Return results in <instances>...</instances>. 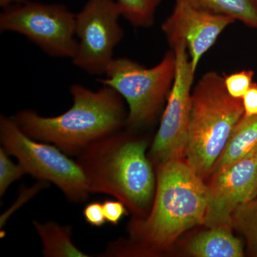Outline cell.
Listing matches in <instances>:
<instances>
[{"mask_svg": "<svg viewBox=\"0 0 257 257\" xmlns=\"http://www.w3.org/2000/svg\"><path fill=\"white\" fill-rule=\"evenodd\" d=\"M82 213L84 219L90 226L100 227L105 224L106 221L101 202L89 203L84 208Z\"/></svg>", "mask_w": 257, "mask_h": 257, "instance_id": "obj_21", "label": "cell"}, {"mask_svg": "<svg viewBox=\"0 0 257 257\" xmlns=\"http://www.w3.org/2000/svg\"><path fill=\"white\" fill-rule=\"evenodd\" d=\"M34 226L41 239L42 253L46 257H88L90 256L72 242V228L47 221L46 223L34 221Z\"/></svg>", "mask_w": 257, "mask_h": 257, "instance_id": "obj_14", "label": "cell"}, {"mask_svg": "<svg viewBox=\"0 0 257 257\" xmlns=\"http://www.w3.org/2000/svg\"><path fill=\"white\" fill-rule=\"evenodd\" d=\"M232 228H209L194 236L188 245V251L197 257H241L243 256L241 241L231 232Z\"/></svg>", "mask_w": 257, "mask_h": 257, "instance_id": "obj_12", "label": "cell"}, {"mask_svg": "<svg viewBox=\"0 0 257 257\" xmlns=\"http://www.w3.org/2000/svg\"><path fill=\"white\" fill-rule=\"evenodd\" d=\"M243 114L242 99L230 95L217 72L203 75L192 89L185 159L204 182Z\"/></svg>", "mask_w": 257, "mask_h": 257, "instance_id": "obj_4", "label": "cell"}, {"mask_svg": "<svg viewBox=\"0 0 257 257\" xmlns=\"http://www.w3.org/2000/svg\"><path fill=\"white\" fill-rule=\"evenodd\" d=\"M205 182L208 206L204 225L232 228L231 216L236 208L257 197V148Z\"/></svg>", "mask_w": 257, "mask_h": 257, "instance_id": "obj_10", "label": "cell"}, {"mask_svg": "<svg viewBox=\"0 0 257 257\" xmlns=\"http://www.w3.org/2000/svg\"><path fill=\"white\" fill-rule=\"evenodd\" d=\"M236 20L199 6L192 0H175L172 13L162 23V30L171 47L185 42L193 72L195 73L202 56L218 37Z\"/></svg>", "mask_w": 257, "mask_h": 257, "instance_id": "obj_11", "label": "cell"}, {"mask_svg": "<svg viewBox=\"0 0 257 257\" xmlns=\"http://www.w3.org/2000/svg\"><path fill=\"white\" fill-rule=\"evenodd\" d=\"M72 107L55 116L37 111H18L12 119L30 138L52 144L67 155H79L87 147L126 126L122 97L109 86L96 92L80 85L70 87Z\"/></svg>", "mask_w": 257, "mask_h": 257, "instance_id": "obj_2", "label": "cell"}, {"mask_svg": "<svg viewBox=\"0 0 257 257\" xmlns=\"http://www.w3.org/2000/svg\"><path fill=\"white\" fill-rule=\"evenodd\" d=\"M4 10L2 31L21 34L52 57L73 58L78 45L76 15L65 6L26 0Z\"/></svg>", "mask_w": 257, "mask_h": 257, "instance_id": "obj_7", "label": "cell"}, {"mask_svg": "<svg viewBox=\"0 0 257 257\" xmlns=\"http://www.w3.org/2000/svg\"><path fill=\"white\" fill-rule=\"evenodd\" d=\"M175 52V76L160 127L152 144L149 157L157 165L175 159L185 158L192 86L194 72L185 42L171 47Z\"/></svg>", "mask_w": 257, "mask_h": 257, "instance_id": "obj_8", "label": "cell"}, {"mask_svg": "<svg viewBox=\"0 0 257 257\" xmlns=\"http://www.w3.org/2000/svg\"><path fill=\"white\" fill-rule=\"evenodd\" d=\"M102 205L106 221L114 226L119 224L124 216L128 215L127 207L119 200L106 199Z\"/></svg>", "mask_w": 257, "mask_h": 257, "instance_id": "obj_20", "label": "cell"}, {"mask_svg": "<svg viewBox=\"0 0 257 257\" xmlns=\"http://www.w3.org/2000/svg\"><path fill=\"white\" fill-rule=\"evenodd\" d=\"M162 0H116L121 15L136 28H147L155 23L157 7Z\"/></svg>", "mask_w": 257, "mask_h": 257, "instance_id": "obj_17", "label": "cell"}, {"mask_svg": "<svg viewBox=\"0 0 257 257\" xmlns=\"http://www.w3.org/2000/svg\"><path fill=\"white\" fill-rule=\"evenodd\" d=\"M5 149L0 148V196L3 197L10 186L23 176L28 175L20 163L15 164Z\"/></svg>", "mask_w": 257, "mask_h": 257, "instance_id": "obj_18", "label": "cell"}, {"mask_svg": "<svg viewBox=\"0 0 257 257\" xmlns=\"http://www.w3.org/2000/svg\"><path fill=\"white\" fill-rule=\"evenodd\" d=\"M253 77V72L251 70H243L224 76L226 91L232 97L242 99L252 83Z\"/></svg>", "mask_w": 257, "mask_h": 257, "instance_id": "obj_19", "label": "cell"}, {"mask_svg": "<svg viewBox=\"0 0 257 257\" xmlns=\"http://www.w3.org/2000/svg\"><path fill=\"white\" fill-rule=\"evenodd\" d=\"M243 116L257 115V83H251L249 89L242 97Z\"/></svg>", "mask_w": 257, "mask_h": 257, "instance_id": "obj_22", "label": "cell"}, {"mask_svg": "<svg viewBox=\"0 0 257 257\" xmlns=\"http://www.w3.org/2000/svg\"><path fill=\"white\" fill-rule=\"evenodd\" d=\"M207 206V184L185 158L160 164L150 212L135 218L128 226V238L108 243L101 256L158 254L184 231L204 225Z\"/></svg>", "mask_w": 257, "mask_h": 257, "instance_id": "obj_1", "label": "cell"}, {"mask_svg": "<svg viewBox=\"0 0 257 257\" xmlns=\"http://www.w3.org/2000/svg\"><path fill=\"white\" fill-rule=\"evenodd\" d=\"M257 148V115L243 116L235 126L210 175L247 156Z\"/></svg>", "mask_w": 257, "mask_h": 257, "instance_id": "obj_13", "label": "cell"}, {"mask_svg": "<svg viewBox=\"0 0 257 257\" xmlns=\"http://www.w3.org/2000/svg\"><path fill=\"white\" fill-rule=\"evenodd\" d=\"M25 1L26 0H0V6L4 9H6L12 5L20 4Z\"/></svg>", "mask_w": 257, "mask_h": 257, "instance_id": "obj_23", "label": "cell"}, {"mask_svg": "<svg viewBox=\"0 0 257 257\" xmlns=\"http://www.w3.org/2000/svg\"><path fill=\"white\" fill-rule=\"evenodd\" d=\"M0 141L28 175L55 184L72 202H84L89 197L85 176L77 162L55 145L30 138L4 115L0 116Z\"/></svg>", "mask_w": 257, "mask_h": 257, "instance_id": "obj_6", "label": "cell"}, {"mask_svg": "<svg viewBox=\"0 0 257 257\" xmlns=\"http://www.w3.org/2000/svg\"><path fill=\"white\" fill-rule=\"evenodd\" d=\"M104 75L98 81L113 88L127 103L126 126L131 131L141 130L155 121L168 97L175 79V52L168 51L152 68L125 57L114 58Z\"/></svg>", "mask_w": 257, "mask_h": 257, "instance_id": "obj_5", "label": "cell"}, {"mask_svg": "<svg viewBox=\"0 0 257 257\" xmlns=\"http://www.w3.org/2000/svg\"><path fill=\"white\" fill-rule=\"evenodd\" d=\"M147 147L145 139L118 131L87 147L77 162L89 192L110 195L124 203L136 218L145 217L156 190Z\"/></svg>", "mask_w": 257, "mask_h": 257, "instance_id": "obj_3", "label": "cell"}, {"mask_svg": "<svg viewBox=\"0 0 257 257\" xmlns=\"http://www.w3.org/2000/svg\"><path fill=\"white\" fill-rule=\"evenodd\" d=\"M218 14L227 15L247 26L257 28V0H192Z\"/></svg>", "mask_w": 257, "mask_h": 257, "instance_id": "obj_15", "label": "cell"}, {"mask_svg": "<svg viewBox=\"0 0 257 257\" xmlns=\"http://www.w3.org/2000/svg\"><path fill=\"white\" fill-rule=\"evenodd\" d=\"M231 226L244 236L250 254L257 256V197L236 208Z\"/></svg>", "mask_w": 257, "mask_h": 257, "instance_id": "obj_16", "label": "cell"}, {"mask_svg": "<svg viewBox=\"0 0 257 257\" xmlns=\"http://www.w3.org/2000/svg\"><path fill=\"white\" fill-rule=\"evenodd\" d=\"M121 13L114 0H88L76 15L77 52L74 65L92 75L104 74L114 60L115 47L124 36Z\"/></svg>", "mask_w": 257, "mask_h": 257, "instance_id": "obj_9", "label": "cell"}]
</instances>
